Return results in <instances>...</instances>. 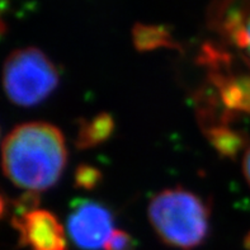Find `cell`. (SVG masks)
Here are the masks:
<instances>
[{"label":"cell","instance_id":"obj_9","mask_svg":"<svg viewBox=\"0 0 250 250\" xmlns=\"http://www.w3.org/2000/svg\"><path fill=\"white\" fill-rule=\"evenodd\" d=\"M222 29L238 47L245 51L250 59V13L234 8L224 18Z\"/></svg>","mask_w":250,"mask_h":250},{"label":"cell","instance_id":"obj_5","mask_svg":"<svg viewBox=\"0 0 250 250\" xmlns=\"http://www.w3.org/2000/svg\"><path fill=\"white\" fill-rule=\"evenodd\" d=\"M13 226L19 243L29 250H66V235L54 213L40 208L25 209L14 216Z\"/></svg>","mask_w":250,"mask_h":250},{"label":"cell","instance_id":"obj_6","mask_svg":"<svg viewBox=\"0 0 250 250\" xmlns=\"http://www.w3.org/2000/svg\"><path fill=\"white\" fill-rule=\"evenodd\" d=\"M209 79L219 90L220 102L229 113L250 114V71L235 73L225 55L207 52Z\"/></svg>","mask_w":250,"mask_h":250},{"label":"cell","instance_id":"obj_4","mask_svg":"<svg viewBox=\"0 0 250 250\" xmlns=\"http://www.w3.org/2000/svg\"><path fill=\"white\" fill-rule=\"evenodd\" d=\"M113 222V215L104 205L78 201L67 217V234L79 249L99 250L114 231Z\"/></svg>","mask_w":250,"mask_h":250},{"label":"cell","instance_id":"obj_10","mask_svg":"<svg viewBox=\"0 0 250 250\" xmlns=\"http://www.w3.org/2000/svg\"><path fill=\"white\" fill-rule=\"evenodd\" d=\"M135 44L140 51H150L159 47H171L173 42L168 32L158 27H143L140 25L133 33Z\"/></svg>","mask_w":250,"mask_h":250},{"label":"cell","instance_id":"obj_2","mask_svg":"<svg viewBox=\"0 0 250 250\" xmlns=\"http://www.w3.org/2000/svg\"><path fill=\"white\" fill-rule=\"evenodd\" d=\"M147 215L159 239L175 249H196L208 236V205L198 194L182 187L155 194L149 203Z\"/></svg>","mask_w":250,"mask_h":250},{"label":"cell","instance_id":"obj_7","mask_svg":"<svg viewBox=\"0 0 250 250\" xmlns=\"http://www.w3.org/2000/svg\"><path fill=\"white\" fill-rule=\"evenodd\" d=\"M114 127L113 117L108 113H99L92 120L80 121L76 133V147L86 150L105 143L112 136Z\"/></svg>","mask_w":250,"mask_h":250},{"label":"cell","instance_id":"obj_14","mask_svg":"<svg viewBox=\"0 0 250 250\" xmlns=\"http://www.w3.org/2000/svg\"><path fill=\"white\" fill-rule=\"evenodd\" d=\"M6 8V0H0V36L3 35L4 32H5V24H4V22L1 21V14H3V12L5 10Z\"/></svg>","mask_w":250,"mask_h":250},{"label":"cell","instance_id":"obj_13","mask_svg":"<svg viewBox=\"0 0 250 250\" xmlns=\"http://www.w3.org/2000/svg\"><path fill=\"white\" fill-rule=\"evenodd\" d=\"M243 173H244V177L247 179L248 184L250 186V145L247 147L244 159H243Z\"/></svg>","mask_w":250,"mask_h":250},{"label":"cell","instance_id":"obj_11","mask_svg":"<svg viewBox=\"0 0 250 250\" xmlns=\"http://www.w3.org/2000/svg\"><path fill=\"white\" fill-rule=\"evenodd\" d=\"M102 178L103 175L98 168L89 164H82L76 168L74 182L78 188L90 190L97 188V186L102 182Z\"/></svg>","mask_w":250,"mask_h":250},{"label":"cell","instance_id":"obj_15","mask_svg":"<svg viewBox=\"0 0 250 250\" xmlns=\"http://www.w3.org/2000/svg\"><path fill=\"white\" fill-rule=\"evenodd\" d=\"M4 209H5V205H4V200L0 197V217L4 213Z\"/></svg>","mask_w":250,"mask_h":250},{"label":"cell","instance_id":"obj_8","mask_svg":"<svg viewBox=\"0 0 250 250\" xmlns=\"http://www.w3.org/2000/svg\"><path fill=\"white\" fill-rule=\"evenodd\" d=\"M207 137L220 155L225 158H235L247 143V139L243 133L232 130L225 122L209 126Z\"/></svg>","mask_w":250,"mask_h":250},{"label":"cell","instance_id":"obj_3","mask_svg":"<svg viewBox=\"0 0 250 250\" xmlns=\"http://www.w3.org/2000/svg\"><path fill=\"white\" fill-rule=\"evenodd\" d=\"M60 82L56 65L36 47L13 51L3 69L6 97L21 107H33L50 97Z\"/></svg>","mask_w":250,"mask_h":250},{"label":"cell","instance_id":"obj_12","mask_svg":"<svg viewBox=\"0 0 250 250\" xmlns=\"http://www.w3.org/2000/svg\"><path fill=\"white\" fill-rule=\"evenodd\" d=\"M105 250H135L136 241L128 232L114 230L104 245Z\"/></svg>","mask_w":250,"mask_h":250},{"label":"cell","instance_id":"obj_1","mask_svg":"<svg viewBox=\"0 0 250 250\" xmlns=\"http://www.w3.org/2000/svg\"><path fill=\"white\" fill-rule=\"evenodd\" d=\"M67 163L63 135L47 122H28L9 132L1 146V168L17 187L29 192L50 189Z\"/></svg>","mask_w":250,"mask_h":250}]
</instances>
